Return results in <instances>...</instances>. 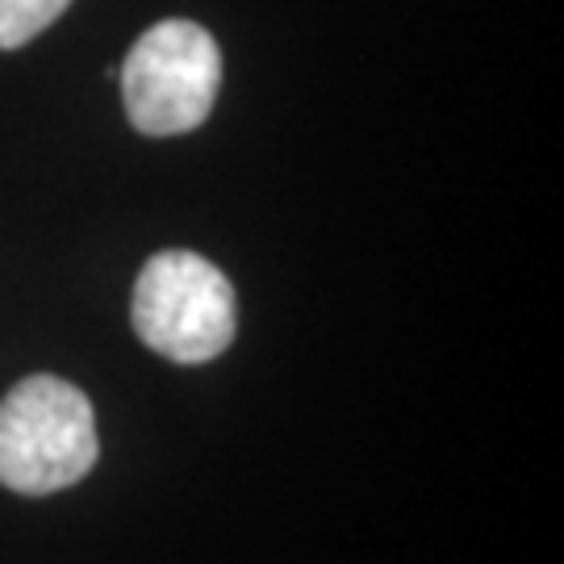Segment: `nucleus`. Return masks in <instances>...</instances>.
Wrapping results in <instances>:
<instances>
[{
    "mask_svg": "<svg viewBox=\"0 0 564 564\" xmlns=\"http://www.w3.org/2000/svg\"><path fill=\"white\" fill-rule=\"evenodd\" d=\"M72 9V0H0V51H21L46 34Z\"/></svg>",
    "mask_w": 564,
    "mask_h": 564,
    "instance_id": "20e7f679",
    "label": "nucleus"
},
{
    "mask_svg": "<svg viewBox=\"0 0 564 564\" xmlns=\"http://www.w3.org/2000/svg\"><path fill=\"white\" fill-rule=\"evenodd\" d=\"M223 51L188 18L155 21L121 63V101L130 126L147 139L193 134L218 101Z\"/></svg>",
    "mask_w": 564,
    "mask_h": 564,
    "instance_id": "f03ea898",
    "label": "nucleus"
},
{
    "mask_svg": "<svg viewBox=\"0 0 564 564\" xmlns=\"http://www.w3.org/2000/svg\"><path fill=\"white\" fill-rule=\"evenodd\" d=\"M130 318L151 351L176 364H209L235 343L239 310L223 268L197 251L167 247L142 263Z\"/></svg>",
    "mask_w": 564,
    "mask_h": 564,
    "instance_id": "7ed1b4c3",
    "label": "nucleus"
},
{
    "mask_svg": "<svg viewBox=\"0 0 564 564\" xmlns=\"http://www.w3.org/2000/svg\"><path fill=\"white\" fill-rule=\"evenodd\" d=\"M101 456L88 393L63 377L39 372L13 384L0 402V485L46 498L80 485Z\"/></svg>",
    "mask_w": 564,
    "mask_h": 564,
    "instance_id": "f257e3e1",
    "label": "nucleus"
}]
</instances>
